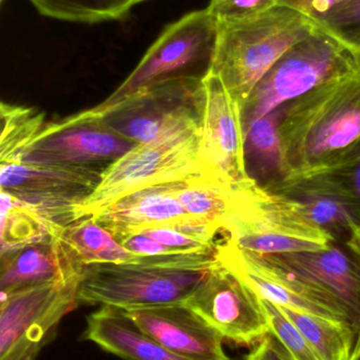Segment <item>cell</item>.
I'll return each mask as SVG.
<instances>
[{
    "label": "cell",
    "mask_w": 360,
    "mask_h": 360,
    "mask_svg": "<svg viewBox=\"0 0 360 360\" xmlns=\"http://www.w3.org/2000/svg\"><path fill=\"white\" fill-rule=\"evenodd\" d=\"M260 298V297H259ZM261 300L268 321L270 333L283 345V348L295 360H321L311 348L306 338L297 326L283 312L280 308L268 300Z\"/></svg>",
    "instance_id": "83f0119b"
},
{
    "label": "cell",
    "mask_w": 360,
    "mask_h": 360,
    "mask_svg": "<svg viewBox=\"0 0 360 360\" xmlns=\"http://www.w3.org/2000/svg\"><path fill=\"white\" fill-rule=\"evenodd\" d=\"M346 247L360 257V226H357ZM350 360H360V330Z\"/></svg>",
    "instance_id": "e575fe53"
},
{
    "label": "cell",
    "mask_w": 360,
    "mask_h": 360,
    "mask_svg": "<svg viewBox=\"0 0 360 360\" xmlns=\"http://www.w3.org/2000/svg\"><path fill=\"white\" fill-rule=\"evenodd\" d=\"M0 164H19L46 126L44 114L32 108L1 103Z\"/></svg>",
    "instance_id": "484cf974"
},
{
    "label": "cell",
    "mask_w": 360,
    "mask_h": 360,
    "mask_svg": "<svg viewBox=\"0 0 360 360\" xmlns=\"http://www.w3.org/2000/svg\"><path fill=\"white\" fill-rule=\"evenodd\" d=\"M204 90L197 78L154 84L111 105L93 108L106 124L137 145L200 128Z\"/></svg>",
    "instance_id": "52a82bcc"
},
{
    "label": "cell",
    "mask_w": 360,
    "mask_h": 360,
    "mask_svg": "<svg viewBox=\"0 0 360 360\" xmlns=\"http://www.w3.org/2000/svg\"><path fill=\"white\" fill-rule=\"evenodd\" d=\"M236 186L197 175L188 177L180 186V201L194 221L199 224H219L234 202Z\"/></svg>",
    "instance_id": "d4e9b609"
},
{
    "label": "cell",
    "mask_w": 360,
    "mask_h": 360,
    "mask_svg": "<svg viewBox=\"0 0 360 360\" xmlns=\"http://www.w3.org/2000/svg\"><path fill=\"white\" fill-rule=\"evenodd\" d=\"M219 25L209 8L196 11L168 25L129 77L106 99L104 107L175 78L204 79L213 68Z\"/></svg>",
    "instance_id": "8992f818"
},
{
    "label": "cell",
    "mask_w": 360,
    "mask_h": 360,
    "mask_svg": "<svg viewBox=\"0 0 360 360\" xmlns=\"http://www.w3.org/2000/svg\"><path fill=\"white\" fill-rule=\"evenodd\" d=\"M325 173L329 174L348 196L360 221V147L342 164Z\"/></svg>",
    "instance_id": "4dcf8cb0"
},
{
    "label": "cell",
    "mask_w": 360,
    "mask_h": 360,
    "mask_svg": "<svg viewBox=\"0 0 360 360\" xmlns=\"http://www.w3.org/2000/svg\"><path fill=\"white\" fill-rule=\"evenodd\" d=\"M283 107L245 126V164L251 179L266 188L283 180L278 128Z\"/></svg>",
    "instance_id": "44dd1931"
},
{
    "label": "cell",
    "mask_w": 360,
    "mask_h": 360,
    "mask_svg": "<svg viewBox=\"0 0 360 360\" xmlns=\"http://www.w3.org/2000/svg\"><path fill=\"white\" fill-rule=\"evenodd\" d=\"M360 65V49L349 46L319 25L292 46L260 80L243 105L245 126L336 79Z\"/></svg>",
    "instance_id": "5b68a950"
},
{
    "label": "cell",
    "mask_w": 360,
    "mask_h": 360,
    "mask_svg": "<svg viewBox=\"0 0 360 360\" xmlns=\"http://www.w3.org/2000/svg\"><path fill=\"white\" fill-rule=\"evenodd\" d=\"M333 243L323 251L271 255L340 302L357 334L360 330V257Z\"/></svg>",
    "instance_id": "ac0fdd59"
},
{
    "label": "cell",
    "mask_w": 360,
    "mask_h": 360,
    "mask_svg": "<svg viewBox=\"0 0 360 360\" xmlns=\"http://www.w3.org/2000/svg\"><path fill=\"white\" fill-rule=\"evenodd\" d=\"M137 143L105 124L94 109L46 122L20 162L38 166L84 167L105 172Z\"/></svg>",
    "instance_id": "7c38bea8"
},
{
    "label": "cell",
    "mask_w": 360,
    "mask_h": 360,
    "mask_svg": "<svg viewBox=\"0 0 360 360\" xmlns=\"http://www.w3.org/2000/svg\"><path fill=\"white\" fill-rule=\"evenodd\" d=\"M200 128L133 147L104 172L99 186L82 205V218L97 216L118 199L146 186L203 175L199 158Z\"/></svg>",
    "instance_id": "ba28073f"
},
{
    "label": "cell",
    "mask_w": 360,
    "mask_h": 360,
    "mask_svg": "<svg viewBox=\"0 0 360 360\" xmlns=\"http://www.w3.org/2000/svg\"><path fill=\"white\" fill-rule=\"evenodd\" d=\"M278 134L283 180L345 162L360 147V65L283 105Z\"/></svg>",
    "instance_id": "6da1fadb"
},
{
    "label": "cell",
    "mask_w": 360,
    "mask_h": 360,
    "mask_svg": "<svg viewBox=\"0 0 360 360\" xmlns=\"http://www.w3.org/2000/svg\"><path fill=\"white\" fill-rule=\"evenodd\" d=\"M103 171L84 167L1 165V192L35 210L51 226L63 229L82 218V207L103 179Z\"/></svg>",
    "instance_id": "8fae6325"
},
{
    "label": "cell",
    "mask_w": 360,
    "mask_h": 360,
    "mask_svg": "<svg viewBox=\"0 0 360 360\" xmlns=\"http://www.w3.org/2000/svg\"><path fill=\"white\" fill-rule=\"evenodd\" d=\"M218 25L219 36L211 72L221 78L242 109L275 63L319 27L314 19L285 6Z\"/></svg>",
    "instance_id": "3957f363"
},
{
    "label": "cell",
    "mask_w": 360,
    "mask_h": 360,
    "mask_svg": "<svg viewBox=\"0 0 360 360\" xmlns=\"http://www.w3.org/2000/svg\"><path fill=\"white\" fill-rule=\"evenodd\" d=\"M221 234L260 255L323 251L335 243L289 197L251 179L236 186Z\"/></svg>",
    "instance_id": "277c9868"
},
{
    "label": "cell",
    "mask_w": 360,
    "mask_h": 360,
    "mask_svg": "<svg viewBox=\"0 0 360 360\" xmlns=\"http://www.w3.org/2000/svg\"><path fill=\"white\" fill-rule=\"evenodd\" d=\"M61 231L51 226L27 203L1 192V255L59 236Z\"/></svg>",
    "instance_id": "603a6c76"
},
{
    "label": "cell",
    "mask_w": 360,
    "mask_h": 360,
    "mask_svg": "<svg viewBox=\"0 0 360 360\" xmlns=\"http://www.w3.org/2000/svg\"><path fill=\"white\" fill-rule=\"evenodd\" d=\"M266 188L293 199L316 226L345 247L360 226L348 196L327 173L283 180Z\"/></svg>",
    "instance_id": "d6986e66"
},
{
    "label": "cell",
    "mask_w": 360,
    "mask_h": 360,
    "mask_svg": "<svg viewBox=\"0 0 360 360\" xmlns=\"http://www.w3.org/2000/svg\"><path fill=\"white\" fill-rule=\"evenodd\" d=\"M184 179L135 191L93 217L118 241L146 229L199 224L188 215L178 195Z\"/></svg>",
    "instance_id": "2e32d148"
},
{
    "label": "cell",
    "mask_w": 360,
    "mask_h": 360,
    "mask_svg": "<svg viewBox=\"0 0 360 360\" xmlns=\"http://www.w3.org/2000/svg\"><path fill=\"white\" fill-rule=\"evenodd\" d=\"M202 82L204 103L199 147L202 174L228 186H238L249 179L242 105L213 72Z\"/></svg>",
    "instance_id": "4fadbf2b"
},
{
    "label": "cell",
    "mask_w": 360,
    "mask_h": 360,
    "mask_svg": "<svg viewBox=\"0 0 360 360\" xmlns=\"http://www.w3.org/2000/svg\"><path fill=\"white\" fill-rule=\"evenodd\" d=\"M80 278L55 281L1 297L0 360H35L59 323L80 304Z\"/></svg>",
    "instance_id": "9c48e42d"
},
{
    "label": "cell",
    "mask_w": 360,
    "mask_h": 360,
    "mask_svg": "<svg viewBox=\"0 0 360 360\" xmlns=\"http://www.w3.org/2000/svg\"><path fill=\"white\" fill-rule=\"evenodd\" d=\"M85 266L59 236L1 255V297L55 281L80 278Z\"/></svg>",
    "instance_id": "e0dca14e"
},
{
    "label": "cell",
    "mask_w": 360,
    "mask_h": 360,
    "mask_svg": "<svg viewBox=\"0 0 360 360\" xmlns=\"http://www.w3.org/2000/svg\"><path fill=\"white\" fill-rule=\"evenodd\" d=\"M217 256L262 300L287 310L340 321L354 330L344 307L334 296L272 256L245 251L223 235L218 240Z\"/></svg>",
    "instance_id": "30bf717a"
},
{
    "label": "cell",
    "mask_w": 360,
    "mask_h": 360,
    "mask_svg": "<svg viewBox=\"0 0 360 360\" xmlns=\"http://www.w3.org/2000/svg\"><path fill=\"white\" fill-rule=\"evenodd\" d=\"M280 309L297 326L319 359L350 360L359 336L350 326L317 315Z\"/></svg>",
    "instance_id": "cb8c5ba5"
},
{
    "label": "cell",
    "mask_w": 360,
    "mask_h": 360,
    "mask_svg": "<svg viewBox=\"0 0 360 360\" xmlns=\"http://www.w3.org/2000/svg\"><path fill=\"white\" fill-rule=\"evenodd\" d=\"M218 264L217 251L89 264L82 272L78 300L124 311L186 304Z\"/></svg>",
    "instance_id": "7a4b0ae2"
},
{
    "label": "cell",
    "mask_w": 360,
    "mask_h": 360,
    "mask_svg": "<svg viewBox=\"0 0 360 360\" xmlns=\"http://www.w3.org/2000/svg\"><path fill=\"white\" fill-rule=\"evenodd\" d=\"M61 238L85 266L94 264H118L137 257L125 249L109 231L97 224L92 216L68 224L61 231Z\"/></svg>",
    "instance_id": "7402d4cb"
},
{
    "label": "cell",
    "mask_w": 360,
    "mask_h": 360,
    "mask_svg": "<svg viewBox=\"0 0 360 360\" xmlns=\"http://www.w3.org/2000/svg\"><path fill=\"white\" fill-rule=\"evenodd\" d=\"M345 0H278V6H290L319 22L334 6Z\"/></svg>",
    "instance_id": "d6a6232c"
},
{
    "label": "cell",
    "mask_w": 360,
    "mask_h": 360,
    "mask_svg": "<svg viewBox=\"0 0 360 360\" xmlns=\"http://www.w3.org/2000/svg\"><path fill=\"white\" fill-rule=\"evenodd\" d=\"M318 23L345 44L360 49V0L340 2Z\"/></svg>",
    "instance_id": "f1b7e54d"
},
{
    "label": "cell",
    "mask_w": 360,
    "mask_h": 360,
    "mask_svg": "<svg viewBox=\"0 0 360 360\" xmlns=\"http://www.w3.org/2000/svg\"><path fill=\"white\" fill-rule=\"evenodd\" d=\"M120 245L128 250L131 253L137 256H162L173 255V254H183L170 249V248L165 247L161 245L158 241L141 234V233H135V234L129 235L125 238L120 239Z\"/></svg>",
    "instance_id": "1f68e13d"
},
{
    "label": "cell",
    "mask_w": 360,
    "mask_h": 360,
    "mask_svg": "<svg viewBox=\"0 0 360 360\" xmlns=\"http://www.w3.org/2000/svg\"><path fill=\"white\" fill-rule=\"evenodd\" d=\"M145 1V0H137V4H139V2Z\"/></svg>",
    "instance_id": "d590c367"
},
{
    "label": "cell",
    "mask_w": 360,
    "mask_h": 360,
    "mask_svg": "<svg viewBox=\"0 0 360 360\" xmlns=\"http://www.w3.org/2000/svg\"><path fill=\"white\" fill-rule=\"evenodd\" d=\"M185 304L236 344L252 346L270 334L259 296L220 260Z\"/></svg>",
    "instance_id": "5bb4252c"
},
{
    "label": "cell",
    "mask_w": 360,
    "mask_h": 360,
    "mask_svg": "<svg viewBox=\"0 0 360 360\" xmlns=\"http://www.w3.org/2000/svg\"><path fill=\"white\" fill-rule=\"evenodd\" d=\"M245 360H295L290 353L283 348V345L272 335L268 334L260 340L253 350L245 356Z\"/></svg>",
    "instance_id": "836d02e7"
},
{
    "label": "cell",
    "mask_w": 360,
    "mask_h": 360,
    "mask_svg": "<svg viewBox=\"0 0 360 360\" xmlns=\"http://www.w3.org/2000/svg\"><path fill=\"white\" fill-rule=\"evenodd\" d=\"M276 6L278 0H211L207 8L218 22H230L256 16Z\"/></svg>",
    "instance_id": "f546056e"
},
{
    "label": "cell",
    "mask_w": 360,
    "mask_h": 360,
    "mask_svg": "<svg viewBox=\"0 0 360 360\" xmlns=\"http://www.w3.org/2000/svg\"><path fill=\"white\" fill-rule=\"evenodd\" d=\"M82 340L125 360H186L141 329L126 311L101 307L87 316Z\"/></svg>",
    "instance_id": "ffe728a7"
},
{
    "label": "cell",
    "mask_w": 360,
    "mask_h": 360,
    "mask_svg": "<svg viewBox=\"0 0 360 360\" xmlns=\"http://www.w3.org/2000/svg\"><path fill=\"white\" fill-rule=\"evenodd\" d=\"M42 15L72 22L97 23L126 17L137 0H29Z\"/></svg>",
    "instance_id": "4316f807"
},
{
    "label": "cell",
    "mask_w": 360,
    "mask_h": 360,
    "mask_svg": "<svg viewBox=\"0 0 360 360\" xmlns=\"http://www.w3.org/2000/svg\"><path fill=\"white\" fill-rule=\"evenodd\" d=\"M146 333L165 349L186 360H232L223 348L225 338L187 304L126 311Z\"/></svg>",
    "instance_id": "9a60e30c"
}]
</instances>
